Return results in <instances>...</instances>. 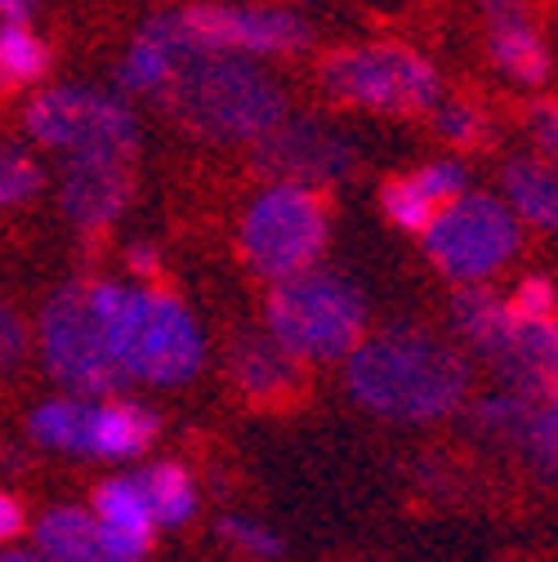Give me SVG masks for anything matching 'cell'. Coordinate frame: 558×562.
Segmentation results:
<instances>
[{"label": "cell", "mask_w": 558, "mask_h": 562, "mask_svg": "<svg viewBox=\"0 0 558 562\" xmlns=\"http://www.w3.org/2000/svg\"><path fill=\"white\" fill-rule=\"evenodd\" d=\"M264 330L309 367H344V358L371 335V304L354 277L331 263L272 281L264 295Z\"/></svg>", "instance_id": "cell-5"}, {"label": "cell", "mask_w": 558, "mask_h": 562, "mask_svg": "<svg viewBox=\"0 0 558 562\" xmlns=\"http://www.w3.org/2000/svg\"><path fill=\"white\" fill-rule=\"evenodd\" d=\"M138 473V486H144V496H148V509L157 518V527H188L201 509V486L192 477L188 464L179 460H148L144 469H134Z\"/></svg>", "instance_id": "cell-24"}, {"label": "cell", "mask_w": 558, "mask_h": 562, "mask_svg": "<svg viewBox=\"0 0 558 562\" xmlns=\"http://www.w3.org/2000/svg\"><path fill=\"white\" fill-rule=\"evenodd\" d=\"M27 527H32V522H27V505L14 496V491L0 486V549L19 544V536H23Z\"/></svg>", "instance_id": "cell-32"}, {"label": "cell", "mask_w": 558, "mask_h": 562, "mask_svg": "<svg viewBox=\"0 0 558 562\" xmlns=\"http://www.w3.org/2000/svg\"><path fill=\"white\" fill-rule=\"evenodd\" d=\"M478 27H482V54L505 86L523 94H540L554 81L558 58L540 32L532 0H478Z\"/></svg>", "instance_id": "cell-14"}, {"label": "cell", "mask_w": 558, "mask_h": 562, "mask_svg": "<svg viewBox=\"0 0 558 562\" xmlns=\"http://www.w3.org/2000/svg\"><path fill=\"white\" fill-rule=\"evenodd\" d=\"M215 540L237 558V562H277L287 553V540L277 536L268 522L246 518V514H224L215 522Z\"/></svg>", "instance_id": "cell-27"}, {"label": "cell", "mask_w": 558, "mask_h": 562, "mask_svg": "<svg viewBox=\"0 0 558 562\" xmlns=\"http://www.w3.org/2000/svg\"><path fill=\"white\" fill-rule=\"evenodd\" d=\"M32 353H36L32 322L10 295H0V367H23Z\"/></svg>", "instance_id": "cell-30"}, {"label": "cell", "mask_w": 558, "mask_h": 562, "mask_svg": "<svg viewBox=\"0 0 558 562\" xmlns=\"http://www.w3.org/2000/svg\"><path fill=\"white\" fill-rule=\"evenodd\" d=\"M134 192H138L134 166L121 161H63L54 183L58 215L81 241L108 237L130 215Z\"/></svg>", "instance_id": "cell-15"}, {"label": "cell", "mask_w": 558, "mask_h": 562, "mask_svg": "<svg viewBox=\"0 0 558 562\" xmlns=\"http://www.w3.org/2000/svg\"><path fill=\"white\" fill-rule=\"evenodd\" d=\"M166 41L197 54H237L255 63H291L317 45L313 23L282 0H179L144 14Z\"/></svg>", "instance_id": "cell-7"}, {"label": "cell", "mask_w": 558, "mask_h": 562, "mask_svg": "<svg viewBox=\"0 0 558 562\" xmlns=\"http://www.w3.org/2000/svg\"><path fill=\"white\" fill-rule=\"evenodd\" d=\"M429 125H434V138L451 153V157H469L478 148L492 144V116L478 99H460V94H447L434 112H429Z\"/></svg>", "instance_id": "cell-26"}, {"label": "cell", "mask_w": 558, "mask_h": 562, "mask_svg": "<svg viewBox=\"0 0 558 562\" xmlns=\"http://www.w3.org/2000/svg\"><path fill=\"white\" fill-rule=\"evenodd\" d=\"M45 192V161L19 134H0V215L27 210Z\"/></svg>", "instance_id": "cell-25"}, {"label": "cell", "mask_w": 558, "mask_h": 562, "mask_svg": "<svg viewBox=\"0 0 558 562\" xmlns=\"http://www.w3.org/2000/svg\"><path fill=\"white\" fill-rule=\"evenodd\" d=\"M523 224L510 215L501 192L469 188L421 233V250L451 286H492L523 255Z\"/></svg>", "instance_id": "cell-11"}, {"label": "cell", "mask_w": 558, "mask_h": 562, "mask_svg": "<svg viewBox=\"0 0 558 562\" xmlns=\"http://www.w3.org/2000/svg\"><path fill=\"white\" fill-rule=\"evenodd\" d=\"M331 201L322 188L264 179L237 210V255L259 281H287L326 259Z\"/></svg>", "instance_id": "cell-8"}, {"label": "cell", "mask_w": 558, "mask_h": 562, "mask_svg": "<svg viewBox=\"0 0 558 562\" xmlns=\"http://www.w3.org/2000/svg\"><path fill=\"white\" fill-rule=\"evenodd\" d=\"M523 134L527 148L558 166V94H532L523 108Z\"/></svg>", "instance_id": "cell-28"}, {"label": "cell", "mask_w": 558, "mask_h": 562, "mask_svg": "<svg viewBox=\"0 0 558 562\" xmlns=\"http://www.w3.org/2000/svg\"><path fill=\"white\" fill-rule=\"evenodd\" d=\"M473 188V175H469V157H429V161H415L411 170L402 175H389L376 192V205L380 215L398 228V233H411L421 237L443 210L465 196Z\"/></svg>", "instance_id": "cell-16"}, {"label": "cell", "mask_w": 558, "mask_h": 562, "mask_svg": "<svg viewBox=\"0 0 558 562\" xmlns=\"http://www.w3.org/2000/svg\"><path fill=\"white\" fill-rule=\"evenodd\" d=\"M482 367L501 389L558 402V317H510L501 339L482 353Z\"/></svg>", "instance_id": "cell-17"}, {"label": "cell", "mask_w": 558, "mask_h": 562, "mask_svg": "<svg viewBox=\"0 0 558 562\" xmlns=\"http://www.w3.org/2000/svg\"><path fill=\"white\" fill-rule=\"evenodd\" d=\"M157 112L205 148L250 153L295 112V99L291 86L272 72V63L183 49Z\"/></svg>", "instance_id": "cell-2"}, {"label": "cell", "mask_w": 558, "mask_h": 562, "mask_svg": "<svg viewBox=\"0 0 558 562\" xmlns=\"http://www.w3.org/2000/svg\"><path fill=\"white\" fill-rule=\"evenodd\" d=\"M41 0H0V23H36Z\"/></svg>", "instance_id": "cell-33"}, {"label": "cell", "mask_w": 558, "mask_h": 562, "mask_svg": "<svg viewBox=\"0 0 558 562\" xmlns=\"http://www.w3.org/2000/svg\"><path fill=\"white\" fill-rule=\"evenodd\" d=\"M121 268H125L130 281H138V286H157V281L166 277V255H161L157 241L138 237V241H125V250H121Z\"/></svg>", "instance_id": "cell-31"}, {"label": "cell", "mask_w": 558, "mask_h": 562, "mask_svg": "<svg viewBox=\"0 0 558 562\" xmlns=\"http://www.w3.org/2000/svg\"><path fill=\"white\" fill-rule=\"evenodd\" d=\"M505 300H510V308L518 317H532V322L558 317V281L549 272H523L514 286L505 291Z\"/></svg>", "instance_id": "cell-29"}, {"label": "cell", "mask_w": 558, "mask_h": 562, "mask_svg": "<svg viewBox=\"0 0 558 562\" xmlns=\"http://www.w3.org/2000/svg\"><path fill=\"white\" fill-rule=\"evenodd\" d=\"M27 438L41 451L99 460V464H130L144 460L161 438V415L134 397H77L58 393L27 411Z\"/></svg>", "instance_id": "cell-9"}, {"label": "cell", "mask_w": 558, "mask_h": 562, "mask_svg": "<svg viewBox=\"0 0 558 562\" xmlns=\"http://www.w3.org/2000/svg\"><path fill=\"white\" fill-rule=\"evenodd\" d=\"M344 389L367 415L425 429L465 415L473 397V358L451 335L393 322L371 330L344 358Z\"/></svg>", "instance_id": "cell-1"}, {"label": "cell", "mask_w": 558, "mask_h": 562, "mask_svg": "<svg viewBox=\"0 0 558 562\" xmlns=\"http://www.w3.org/2000/svg\"><path fill=\"white\" fill-rule=\"evenodd\" d=\"M501 201L510 215L523 224V233L558 237V166L536 157L532 148L510 153L501 161Z\"/></svg>", "instance_id": "cell-21"}, {"label": "cell", "mask_w": 558, "mask_h": 562, "mask_svg": "<svg viewBox=\"0 0 558 562\" xmlns=\"http://www.w3.org/2000/svg\"><path fill=\"white\" fill-rule=\"evenodd\" d=\"M317 90L331 108L411 121L429 116L447 99L438 63L406 41H354L317 58Z\"/></svg>", "instance_id": "cell-6"}, {"label": "cell", "mask_w": 558, "mask_h": 562, "mask_svg": "<svg viewBox=\"0 0 558 562\" xmlns=\"http://www.w3.org/2000/svg\"><path fill=\"white\" fill-rule=\"evenodd\" d=\"M94 514V522L103 527V536L112 540V549L125 562H148L153 540H157V518L148 509V496L138 486V473H112L94 486V496L86 505Z\"/></svg>", "instance_id": "cell-19"}, {"label": "cell", "mask_w": 558, "mask_h": 562, "mask_svg": "<svg viewBox=\"0 0 558 562\" xmlns=\"http://www.w3.org/2000/svg\"><path fill=\"white\" fill-rule=\"evenodd\" d=\"M554 77H558V67H554Z\"/></svg>", "instance_id": "cell-35"}, {"label": "cell", "mask_w": 558, "mask_h": 562, "mask_svg": "<svg viewBox=\"0 0 558 562\" xmlns=\"http://www.w3.org/2000/svg\"><path fill=\"white\" fill-rule=\"evenodd\" d=\"M19 130L36 153L58 161H121L134 166L144 153L138 108L112 86L49 81L19 108Z\"/></svg>", "instance_id": "cell-4"}, {"label": "cell", "mask_w": 558, "mask_h": 562, "mask_svg": "<svg viewBox=\"0 0 558 562\" xmlns=\"http://www.w3.org/2000/svg\"><path fill=\"white\" fill-rule=\"evenodd\" d=\"M86 291L130 389H183L205 371V330L161 281L138 286L121 277H86Z\"/></svg>", "instance_id": "cell-3"}, {"label": "cell", "mask_w": 558, "mask_h": 562, "mask_svg": "<svg viewBox=\"0 0 558 562\" xmlns=\"http://www.w3.org/2000/svg\"><path fill=\"white\" fill-rule=\"evenodd\" d=\"M36 358L45 375L77 397H121L130 393L125 371L116 367L112 348L103 339V326L90 308L86 277H72L54 286L36 313Z\"/></svg>", "instance_id": "cell-10"}, {"label": "cell", "mask_w": 558, "mask_h": 562, "mask_svg": "<svg viewBox=\"0 0 558 562\" xmlns=\"http://www.w3.org/2000/svg\"><path fill=\"white\" fill-rule=\"evenodd\" d=\"M179 54L183 49L175 41H166L148 19H138L134 32H130V41L121 45V54L112 63V90L125 94L134 108L138 103L157 108L161 94H166V86H170V77H175Z\"/></svg>", "instance_id": "cell-20"}, {"label": "cell", "mask_w": 558, "mask_h": 562, "mask_svg": "<svg viewBox=\"0 0 558 562\" xmlns=\"http://www.w3.org/2000/svg\"><path fill=\"white\" fill-rule=\"evenodd\" d=\"M27 531H32V549L45 553L49 562H125L94 522V514L81 505H49L45 514H36Z\"/></svg>", "instance_id": "cell-22"}, {"label": "cell", "mask_w": 558, "mask_h": 562, "mask_svg": "<svg viewBox=\"0 0 558 562\" xmlns=\"http://www.w3.org/2000/svg\"><path fill=\"white\" fill-rule=\"evenodd\" d=\"M465 419L478 438L518 456L532 473L558 477V402L527 397V393L496 384L469 397Z\"/></svg>", "instance_id": "cell-13"}, {"label": "cell", "mask_w": 558, "mask_h": 562, "mask_svg": "<svg viewBox=\"0 0 558 562\" xmlns=\"http://www.w3.org/2000/svg\"><path fill=\"white\" fill-rule=\"evenodd\" d=\"M0 562H49V558H45V553H36L32 544H27V549L10 544V549H0Z\"/></svg>", "instance_id": "cell-34"}, {"label": "cell", "mask_w": 558, "mask_h": 562, "mask_svg": "<svg viewBox=\"0 0 558 562\" xmlns=\"http://www.w3.org/2000/svg\"><path fill=\"white\" fill-rule=\"evenodd\" d=\"M224 375L255 406H287L304 389V367L264 326L233 330L224 348Z\"/></svg>", "instance_id": "cell-18"}, {"label": "cell", "mask_w": 558, "mask_h": 562, "mask_svg": "<svg viewBox=\"0 0 558 562\" xmlns=\"http://www.w3.org/2000/svg\"><path fill=\"white\" fill-rule=\"evenodd\" d=\"M362 148L344 125L322 112H291L272 134H264L250 148V170L277 183H304V188H339L358 175Z\"/></svg>", "instance_id": "cell-12"}, {"label": "cell", "mask_w": 558, "mask_h": 562, "mask_svg": "<svg viewBox=\"0 0 558 562\" xmlns=\"http://www.w3.org/2000/svg\"><path fill=\"white\" fill-rule=\"evenodd\" d=\"M291 5H295V0H291Z\"/></svg>", "instance_id": "cell-36"}, {"label": "cell", "mask_w": 558, "mask_h": 562, "mask_svg": "<svg viewBox=\"0 0 558 562\" xmlns=\"http://www.w3.org/2000/svg\"><path fill=\"white\" fill-rule=\"evenodd\" d=\"M54 49L36 23H0V99H27L49 86Z\"/></svg>", "instance_id": "cell-23"}]
</instances>
